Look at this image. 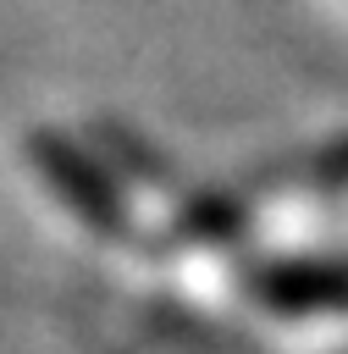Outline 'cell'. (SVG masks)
<instances>
[{"label": "cell", "mask_w": 348, "mask_h": 354, "mask_svg": "<svg viewBox=\"0 0 348 354\" xmlns=\"http://www.w3.org/2000/svg\"><path fill=\"white\" fill-rule=\"evenodd\" d=\"M260 293L276 310H337L348 304V266H331V260L271 266L260 271Z\"/></svg>", "instance_id": "2"}, {"label": "cell", "mask_w": 348, "mask_h": 354, "mask_svg": "<svg viewBox=\"0 0 348 354\" xmlns=\"http://www.w3.org/2000/svg\"><path fill=\"white\" fill-rule=\"evenodd\" d=\"M238 221H243L238 205H226V199H204V205H188L182 232H188V238H226V232H238Z\"/></svg>", "instance_id": "3"}, {"label": "cell", "mask_w": 348, "mask_h": 354, "mask_svg": "<svg viewBox=\"0 0 348 354\" xmlns=\"http://www.w3.org/2000/svg\"><path fill=\"white\" fill-rule=\"evenodd\" d=\"M33 160H39V177L77 210L83 227H94V232H105V238L127 232V199H122L116 177H110L94 155H83V149H77L72 138H61V133H39V138H33Z\"/></svg>", "instance_id": "1"}]
</instances>
